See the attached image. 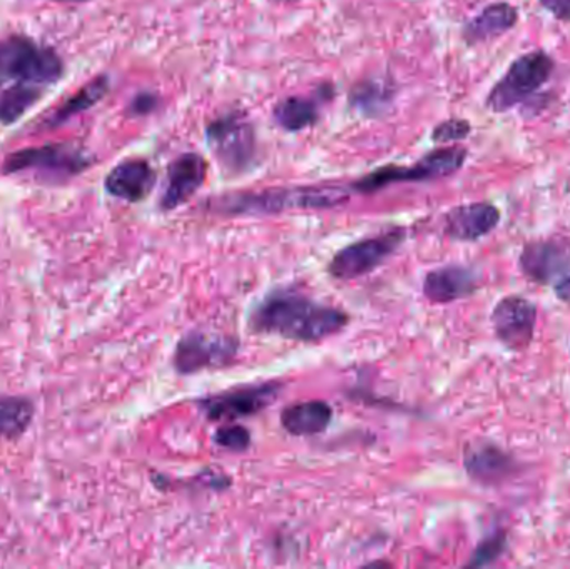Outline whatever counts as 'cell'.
Returning a JSON list of instances; mask_svg holds the SVG:
<instances>
[{
  "instance_id": "cell-1",
  "label": "cell",
  "mask_w": 570,
  "mask_h": 569,
  "mask_svg": "<svg viewBox=\"0 0 570 569\" xmlns=\"http://www.w3.org/2000/svg\"><path fill=\"white\" fill-rule=\"evenodd\" d=\"M348 324V314L297 290H276L254 307L249 327L295 343H321Z\"/></svg>"
},
{
  "instance_id": "cell-2",
  "label": "cell",
  "mask_w": 570,
  "mask_h": 569,
  "mask_svg": "<svg viewBox=\"0 0 570 569\" xmlns=\"http://www.w3.org/2000/svg\"><path fill=\"white\" fill-rule=\"evenodd\" d=\"M351 197L344 187H279L261 193H236L216 197L213 209L229 216H264L292 209H331Z\"/></svg>"
},
{
  "instance_id": "cell-3",
  "label": "cell",
  "mask_w": 570,
  "mask_h": 569,
  "mask_svg": "<svg viewBox=\"0 0 570 569\" xmlns=\"http://www.w3.org/2000/svg\"><path fill=\"white\" fill-rule=\"evenodd\" d=\"M92 164L94 156H90L79 143L67 140V143L23 147L16 153H10L3 159L2 173L6 176L29 173L39 180L56 184L80 176Z\"/></svg>"
},
{
  "instance_id": "cell-4",
  "label": "cell",
  "mask_w": 570,
  "mask_h": 569,
  "mask_svg": "<svg viewBox=\"0 0 570 569\" xmlns=\"http://www.w3.org/2000/svg\"><path fill=\"white\" fill-rule=\"evenodd\" d=\"M554 72V57L546 50L522 53L489 90L485 107L491 112L504 114L531 102L548 86Z\"/></svg>"
},
{
  "instance_id": "cell-5",
  "label": "cell",
  "mask_w": 570,
  "mask_h": 569,
  "mask_svg": "<svg viewBox=\"0 0 570 569\" xmlns=\"http://www.w3.org/2000/svg\"><path fill=\"white\" fill-rule=\"evenodd\" d=\"M63 76V60L52 47L27 36L0 40V87L7 82H29L49 87Z\"/></svg>"
},
{
  "instance_id": "cell-6",
  "label": "cell",
  "mask_w": 570,
  "mask_h": 569,
  "mask_svg": "<svg viewBox=\"0 0 570 569\" xmlns=\"http://www.w3.org/2000/svg\"><path fill=\"white\" fill-rule=\"evenodd\" d=\"M468 157L469 150L465 147L455 146V144L439 147V149L425 154L412 166L389 164V166L379 167L352 183L351 189L354 193L372 194L394 186V184L444 179V177H451L459 173L465 166Z\"/></svg>"
},
{
  "instance_id": "cell-7",
  "label": "cell",
  "mask_w": 570,
  "mask_h": 569,
  "mask_svg": "<svg viewBox=\"0 0 570 569\" xmlns=\"http://www.w3.org/2000/svg\"><path fill=\"white\" fill-rule=\"evenodd\" d=\"M206 143L230 176L247 173L257 159V133L244 110H230L206 126Z\"/></svg>"
},
{
  "instance_id": "cell-8",
  "label": "cell",
  "mask_w": 570,
  "mask_h": 569,
  "mask_svg": "<svg viewBox=\"0 0 570 569\" xmlns=\"http://www.w3.org/2000/svg\"><path fill=\"white\" fill-rule=\"evenodd\" d=\"M404 227H394L385 230L377 236L364 237L355 241L348 246L342 247L331 263H328V274L334 279L352 281L358 277L367 276L372 271L381 267L392 254L397 253L399 247L404 244Z\"/></svg>"
},
{
  "instance_id": "cell-9",
  "label": "cell",
  "mask_w": 570,
  "mask_h": 569,
  "mask_svg": "<svg viewBox=\"0 0 570 569\" xmlns=\"http://www.w3.org/2000/svg\"><path fill=\"white\" fill-rule=\"evenodd\" d=\"M239 351V341L224 334L190 331L180 337L174 351L173 363L177 373L189 376L206 370L229 366Z\"/></svg>"
},
{
  "instance_id": "cell-10",
  "label": "cell",
  "mask_w": 570,
  "mask_h": 569,
  "mask_svg": "<svg viewBox=\"0 0 570 569\" xmlns=\"http://www.w3.org/2000/svg\"><path fill=\"white\" fill-rule=\"evenodd\" d=\"M283 391V383L243 384L223 393L200 400L199 410L210 421H234L263 413L271 404L276 403Z\"/></svg>"
},
{
  "instance_id": "cell-11",
  "label": "cell",
  "mask_w": 570,
  "mask_h": 569,
  "mask_svg": "<svg viewBox=\"0 0 570 569\" xmlns=\"http://www.w3.org/2000/svg\"><path fill=\"white\" fill-rule=\"evenodd\" d=\"M492 330L509 351H525L531 346L538 326V304L518 294L502 297L491 314Z\"/></svg>"
},
{
  "instance_id": "cell-12",
  "label": "cell",
  "mask_w": 570,
  "mask_h": 569,
  "mask_svg": "<svg viewBox=\"0 0 570 569\" xmlns=\"http://www.w3.org/2000/svg\"><path fill=\"white\" fill-rule=\"evenodd\" d=\"M519 267L532 283L541 286L558 283L570 274L569 237L531 241L522 247Z\"/></svg>"
},
{
  "instance_id": "cell-13",
  "label": "cell",
  "mask_w": 570,
  "mask_h": 569,
  "mask_svg": "<svg viewBox=\"0 0 570 569\" xmlns=\"http://www.w3.org/2000/svg\"><path fill=\"white\" fill-rule=\"evenodd\" d=\"M464 470L481 487H501L519 473V461L491 441H478L464 451Z\"/></svg>"
},
{
  "instance_id": "cell-14",
  "label": "cell",
  "mask_w": 570,
  "mask_h": 569,
  "mask_svg": "<svg viewBox=\"0 0 570 569\" xmlns=\"http://www.w3.org/2000/svg\"><path fill=\"white\" fill-rule=\"evenodd\" d=\"M207 163L200 154L183 153L167 167L166 186L160 196V209L170 213L184 206L204 186Z\"/></svg>"
},
{
  "instance_id": "cell-15",
  "label": "cell",
  "mask_w": 570,
  "mask_h": 569,
  "mask_svg": "<svg viewBox=\"0 0 570 569\" xmlns=\"http://www.w3.org/2000/svg\"><path fill=\"white\" fill-rule=\"evenodd\" d=\"M481 274L464 264H445L429 271L424 277V296L432 304H451L478 293Z\"/></svg>"
},
{
  "instance_id": "cell-16",
  "label": "cell",
  "mask_w": 570,
  "mask_h": 569,
  "mask_svg": "<svg viewBox=\"0 0 570 569\" xmlns=\"http://www.w3.org/2000/svg\"><path fill=\"white\" fill-rule=\"evenodd\" d=\"M502 213L495 204L471 203L452 207L444 217L445 236L461 243H475L501 224Z\"/></svg>"
},
{
  "instance_id": "cell-17",
  "label": "cell",
  "mask_w": 570,
  "mask_h": 569,
  "mask_svg": "<svg viewBox=\"0 0 570 569\" xmlns=\"http://www.w3.org/2000/svg\"><path fill=\"white\" fill-rule=\"evenodd\" d=\"M156 180L157 173L149 160L126 159L107 174L104 187L116 199L136 204L153 193Z\"/></svg>"
},
{
  "instance_id": "cell-18",
  "label": "cell",
  "mask_w": 570,
  "mask_h": 569,
  "mask_svg": "<svg viewBox=\"0 0 570 569\" xmlns=\"http://www.w3.org/2000/svg\"><path fill=\"white\" fill-rule=\"evenodd\" d=\"M518 22V7L509 2L489 3L464 23L462 39L469 46H478L511 32Z\"/></svg>"
},
{
  "instance_id": "cell-19",
  "label": "cell",
  "mask_w": 570,
  "mask_h": 569,
  "mask_svg": "<svg viewBox=\"0 0 570 569\" xmlns=\"http://www.w3.org/2000/svg\"><path fill=\"white\" fill-rule=\"evenodd\" d=\"M110 90V77L107 73H100V76L94 77L92 80L80 87L76 94L63 100L60 106L56 107L53 112H50L46 119L40 122V129H57V127L63 126L69 122L72 117L79 116V114L86 112V110L96 107L104 97L109 94Z\"/></svg>"
},
{
  "instance_id": "cell-20",
  "label": "cell",
  "mask_w": 570,
  "mask_h": 569,
  "mask_svg": "<svg viewBox=\"0 0 570 569\" xmlns=\"http://www.w3.org/2000/svg\"><path fill=\"white\" fill-rule=\"evenodd\" d=\"M334 411L321 400L291 404L281 413V423L292 436H317L332 423Z\"/></svg>"
},
{
  "instance_id": "cell-21",
  "label": "cell",
  "mask_w": 570,
  "mask_h": 569,
  "mask_svg": "<svg viewBox=\"0 0 570 569\" xmlns=\"http://www.w3.org/2000/svg\"><path fill=\"white\" fill-rule=\"evenodd\" d=\"M36 418V404L26 396H0V441L19 440Z\"/></svg>"
},
{
  "instance_id": "cell-22",
  "label": "cell",
  "mask_w": 570,
  "mask_h": 569,
  "mask_svg": "<svg viewBox=\"0 0 570 569\" xmlns=\"http://www.w3.org/2000/svg\"><path fill=\"white\" fill-rule=\"evenodd\" d=\"M394 99V89L389 80L365 79L355 84L348 94V102L367 117L381 116Z\"/></svg>"
},
{
  "instance_id": "cell-23",
  "label": "cell",
  "mask_w": 570,
  "mask_h": 569,
  "mask_svg": "<svg viewBox=\"0 0 570 569\" xmlns=\"http://www.w3.org/2000/svg\"><path fill=\"white\" fill-rule=\"evenodd\" d=\"M273 117L281 129L301 133L317 122L318 106L311 97H285L274 106Z\"/></svg>"
},
{
  "instance_id": "cell-24",
  "label": "cell",
  "mask_w": 570,
  "mask_h": 569,
  "mask_svg": "<svg viewBox=\"0 0 570 569\" xmlns=\"http://www.w3.org/2000/svg\"><path fill=\"white\" fill-rule=\"evenodd\" d=\"M46 87L29 82H13L0 92V124H16L27 110L42 99Z\"/></svg>"
},
{
  "instance_id": "cell-25",
  "label": "cell",
  "mask_w": 570,
  "mask_h": 569,
  "mask_svg": "<svg viewBox=\"0 0 570 569\" xmlns=\"http://www.w3.org/2000/svg\"><path fill=\"white\" fill-rule=\"evenodd\" d=\"M509 547V533L504 528H499L494 533L485 537L472 553L471 560L468 561L469 568L491 567L495 561L504 557Z\"/></svg>"
},
{
  "instance_id": "cell-26",
  "label": "cell",
  "mask_w": 570,
  "mask_h": 569,
  "mask_svg": "<svg viewBox=\"0 0 570 569\" xmlns=\"http://www.w3.org/2000/svg\"><path fill=\"white\" fill-rule=\"evenodd\" d=\"M472 133V124L468 119H452L442 120L441 124L432 130V140L438 144H454L459 140L468 139Z\"/></svg>"
},
{
  "instance_id": "cell-27",
  "label": "cell",
  "mask_w": 570,
  "mask_h": 569,
  "mask_svg": "<svg viewBox=\"0 0 570 569\" xmlns=\"http://www.w3.org/2000/svg\"><path fill=\"white\" fill-rule=\"evenodd\" d=\"M214 441L219 444L220 448H226L229 451H236V453H243L250 447V431L246 426L240 424H226V426L219 428L214 434Z\"/></svg>"
},
{
  "instance_id": "cell-28",
  "label": "cell",
  "mask_w": 570,
  "mask_h": 569,
  "mask_svg": "<svg viewBox=\"0 0 570 569\" xmlns=\"http://www.w3.org/2000/svg\"><path fill=\"white\" fill-rule=\"evenodd\" d=\"M159 94L150 92V90H144V92L137 94V96L130 100L127 110H129V114L132 117L149 116V114H153L154 110L159 107Z\"/></svg>"
},
{
  "instance_id": "cell-29",
  "label": "cell",
  "mask_w": 570,
  "mask_h": 569,
  "mask_svg": "<svg viewBox=\"0 0 570 569\" xmlns=\"http://www.w3.org/2000/svg\"><path fill=\"white\" fill-rule=\"evenodd\" d=\"M542 9L548 10L554 19L570 22V0H539Z\"/></svg>"
},
{
  "instance_id": "cell-30",
  "label": "cell",
  "mask_w": 570,
  "mask_h": 569,
  "mask_svg": "<svg viewBox=\"0 0 570 569\" xmlns=\"http://www.w3.org/2000/svg\"><path fill=\"white\" fill-rule=\"evenodd\" d=\"M554 291L562 303L570 304V274L556 283Z\"/></svg>"
},
{
  "instance_id": "cell-31",
  "label": "cell",
  "mask_w": 570,
  "mask_h": 569,
  "mask_svg": "<svg viewBox=\"0 0 570 569\" xmlns=\"http://www.w3.org/2000/svg\"><path fill=\"white\" fill-rule=\"evenodd\" d=\"M56 2L83 3V2H89V0H56Z\"/></svg>"
},
{
  "instance_id": "cell-32",
  "label": "cell",
  "mask_w": 570,
  "mask_h": 569,
  "mask_svg": "<svg viewBox=\"0 0 570 569\" xmlns=\"http://www.w3.org/2000/svg\"><path fill=\"white\" fill-rule=\"evenodd\" d=\"M274 2H297V0H274Z\"/></svg>"
}]
</instances>
